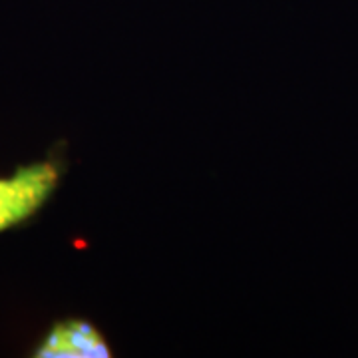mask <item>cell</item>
Masks as SVG:
<instances>
[{
  "mask_svg": "<svg viewBox=\"0 0 358 358\" xmlns=\"http://www.w3.org/2000/svg\"><path fill=\"white\" fill-rule=\"evenodd\" d=\"M34 355L42 358H106L112 350L94 324L68 319L52 327Z\"/></svg>",
  "mask_w": 358,
  "mask_h": 358,
  "instance_id": "7a4b0ae2",
  "label": "cell"
},
{
  "mask_svg": "<svg viewBox=\"0 0 358 358\" xmlns=\"http://www.w3.org/2000/svg\"><path fill=\"white\" fill-rule=\"evenodd\" d=\"M58 178L54 162H38L0 178V233L32 217L56 189Z\"/></svg>",
  "mask_w": 358,
  "mask_h": 358,
  "instance_id": "6da1fadb",
  "label": "cell"
}]
</instances>
